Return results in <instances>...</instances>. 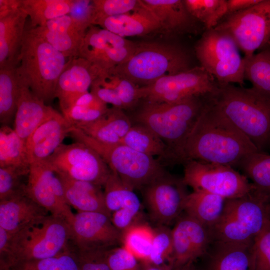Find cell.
I'll return each mask as SVG.
<instances>
[{"mask_svg": "<svg viewBox=\"0 0 270 270\" xmlns=\"http://www.w3.org/2000/svg\"><path fill=\"white\" fill-rule=\"evenodd\" d=\"M254 144L204 96L196 122L176 153L178 164L194 160L238 168Z\"/></svg>", "mask_w": 270, "mask_h": 270, "instance_id": "6da1fadb", "label": "cell"}, {"mask_svg": "<svg viewBox=\"0 0 270 270\" xmlns=\"http://www.w3.org/2000/svg\"><path fill=\"white\" fill-rule=\"evenodd\" d=\"M218 84L207 100L263 151L270 144V95L252 87Z\"/></svg>", "mask_w": 270, "mask_h": 270, "instance_id": "7a4b0ae2", "label": "cell"}, {"mask_svg": "<svg viewBox=\"0 0 270 270\" xmlns=\"http://www.w3.org/2000/svg\"><path fill=\"white\" fill-rule=\"evenodd\" d=\"M69 60L30 28H26L18 59L17 72L32 92L45 103L56 98L58 78Z\"/></svg>", "mask_w": 270, "mask_h": 270, "instance_id": "3957f363", "label": "cell"}, {"mask_svg": "<svg viewBox=\"0 0 270 270\" xmlns=\"http://www.w3.org/2000/svg\"><path fill=\"white\" fill-rule=\"evenodd\" d=\"M76 142H82L96 152L110 170L133 190H141L167 172L157 158L138 152L122 144H106L72 127L68 134Z\"/></svg>", "mask_w": 270, "mask_h": 270, "instance_id": "277c9868", "label": "cell"}, {"mask_svg": "<svg viewBox=\"0 0 270 270\" xmlns=\"http://www.w3.org/2000/svg\"><path fill=\"white\" fill-rule=\"evenodd\" d=\"M204 104V96L174 103L145 102L133 120L136 124H142L154 132L173 150L176 156Z\"/></svg>", "mask_w": 270, "mask_h": 270, "instance_id": "5b68a950", "label": "cell"}, {"mask_svg": "<svg viewBox=\"0 0 270 270\" xmlns=\"http://www.w3.org/2000/svg\"><path fill=\"white\" fill-rule=\"evenodd\" d=\"M190 68L186 52L179 46L156 42L137 43L132 56L112 70L139 86Z\"/></svg>", "mask_w": 270, "mask_h": 270, "instance_id": "8992f818", "label": "cell"}, {"mask_svg": "<svg viewBox=\"0 0 270 270\" xmlns=\"http://www.w3.org/2000/svg\"><path fill=\"white\" fill-rule=\"evenodd\" d=\"M270 220V200L257 192L227 199L219 220L209 228L212 240L254 241Z\"/></svg>", "mask_w": 270, "mask_h": 270, "instance_id": "52a82bcc", "label": "cell"}, {"mask_svg": "<svg viewBox=\"0 0 270 270\" xmlns=\"http://www.w3.org/2000/svg\"><path fill=\"white\" fill-rule=\"evenodd\" d=\"M12 234L14 266L20 262L47 258L62 252L68 246L71 230L66 219L49 214L40 223Z\"/></svg>", "mask_w": 270, "mask_h": 270, "instance_id": "ba28073f", "label": "cell"}, {"mask_svg": "<svg viewBox=\"0 0 270 270\" xmlns=\"http://www.w3.org/2000/svg\"><path fill=\"white\" fill-rule=\"evenodd\" d=\"M196 56L218 84H244V58L232 38L225 32L212 28L206 31L196 44Z\"/></svg>", "mask_w": 270, "mask_h": 270, "instance_id": "9c48e42d", "label": "cell"}, {"mask_svg": "<svg viewBox=\"0 0 270 270\" xmlns=\"http://www.w3.org/2000/svg\"><path fill=\"white\" fill-rule=\"evenodd\" d=\"M183 164L182 180L194 191L232 199L244 196L255 190L246 176L232 166L194 160H186Z\"/></svg>", "mask_w": 270, "mask_h": 270, "instance_id": "30bf717a", "label": "cell"}, {"mask_svg": "<svg viewBox=\"0 0 270 270\" xmlns=\"http://www.w3.org/2000/svg\"><path fill=\"white\" fill-rule=\"evenodd\" d=\"M214 28L230 34L244 58L252 56L270 42V0L226 15Z\"/></svg>", "mask_w": 270, "mask_h": 270, "instance_id": "8fae6325", "label": "cell"}, {"mask_svg": "<svg viewBox=\"0 0 270 270\" xmlns=\"http://www.w3.org/2000/svg\"><path fill=\"white\" fill-rule=\"evenodd\" d=\"M218 84L202 66L162 77L140 86V99L152 102H178L214 92Z\"/></svg>", "mask_w": 270, "mask_h": 270, "instance_id": "7c38bea8", "label": "cell"}, {"mask_svg": "<svg viewBox=\"0 0 270 270\" xmlns=\"http://www.w3.org/2000/svg\"><path fill=\"white\" fill-rule=\"evenodd\" d=\"M46 160L56 172L102 187L111 172L96 152L78 142L62 144Z\"/></svg>", "mask_w": 270, "mask_h": 270, "instance_id": "4fadbf2b", "label": "cell"}, {"mask_svg": "<svg viewBox=\"0 0 270 270\" xmlns=\"http://www.w3.org/2000/svg\"><path fill=\"white\" fill-rule=\"evenodd\" d=\"M137 43L108 30L92 25L82 41L78 56L101 71H108L126 62L134 52Z\"/></svg>", "mask_w": 270, "mask_h": 270, "instance_id": "5bb4252c", "label": "cell"}, {"mask_svg": "<svg viewBox=\"0 0 270 270\" xmlns=\"http://www.w3.org/2000/svg\"><path fill=\"white\" fill-rule=\"evenodd\" d=\"M182 178L168 173L141 190L151 218L158 225L166 226L180 216L189 193Z\"/></svg>", "mask_w": 270, "mask_h": 270, "instance_id": "9a60e30c", "label": "cell"}, {"mask_svg": "<svg viewBox=\"0 0 270 270\" xmlns=\"http://www.w3.org/2000/svg\"><path fill=\"white\" fill-rule=\"evenodd\" d=\"M26 193L50 214L68 222L74 214L66 204L61 182L46 160L30 164Z\"/></svg>", "mask_w": 270, "mask_h": 270, "instance_id": "2e32d148", "label": "cell"}, {"mask_svg": "<svg viewBox=\"0 0 270 270\" xmlns=\"http://www.w3.org/2000/svg\"><path fill=\"white\" fill-rule=\"evenodd\" d=\"M70 224V243L78 248L110 249L121 243V232L105 214L77 212Z\"/></svg>", "mask_w": 270, "mask_h": 270, "instance_id": "e0dca14e", "label": "cell"}, {"mask_svg": "<svg viewBox=\"0 0 270 270\" xmlns=\"http://www.w3.org/2000/svg\"><path fill=\"white\" fill-rule=\"evenodd\" d=\"M172 230V268L201 258L212 241L208 228L186 214L178 218Z\"/></svg>", "mask_w": 270, "mask_h": 270, "instance_id": "ac0fdd59", "label": "cell"}, {"mask_svg": "<svg viewBox=\"0 0 270 270\" xmlns=\"http://www.w3.org/2000/svg\"><path fill=\"white\" fill-rule=\"evenodd\" d=\"M100 72L99 69L83 58L76 56L70 58L58 78L55 94L62 112L88 92Z\"/></svg>", "mask_w": 270, "mask_h": 270, "instance_id": "d6986e66", "label": "cell"}, {"mask_svg": "<svg viewBox=\"0 0 270 270\" xmlns=\"http://www.w3.org/2000/svg\"><path fill=\"white\" fill-rule=\"evenodd\" d=\"M72 127L62 114L53 109L26 142L29 164L48 160L62 144Z\"/></svg>", "mask_w": 270, "mask_h": 270, "instance_id": "ffe728a7", "label": "cell"}, {"mask_svg": "<svg viewBox=\"0 0 270 270\" xmlns=\"http://www.w3.org/2000/svg\"><path fill=\"white\" fill-rule=\"evenodd\" d=\"M48 212L26 194L0 200V227L16 234L42 222Z\"/></svg>", "mask_w": 270, "mask_h": 270, "instance_id": "44dd1931", "label": "cell"}, {"mask_svg": "<svg viewBox=\"0 0 270 270\" xmlns=\"http://www.w3.org/2000/svg\"><path fill=\"white\" fill-rule=\"evenodd\" d=\"M253 242L212 240L202 257L206 260L204 270H254Z\"/></svg>", "mask_w": 270, "mask_h": 270, "instance_id": "7402d4cb", "label": "cell"}, {"mask_svg": "<svg viewBox=\"0 0 270 270\" xmlns=\"http://www.w3.org/2000/svg\"><path fill=\"white\" fill-rule=\"evenodd\" d=\"M18 76L20 88L14 118V130L26 142L35 130L50 115L54 108L46 106Z\"/></svg>", "mask_w": 270, "mask_h": 270, "instance_id": "603a6c76", "label": "cell"}, {"mask_svg": "<svg viewBox=\"0 0 270 270\" xmlns=\"http://www.w3.org/2000/svg\"><path fill=\"white\" fill-rule=\"evenodd\" d=\"M56 172L62 184L66 202L70 207L78 212H98L110 216L106 206L103 187Z\"/></svg>", "mask_w": 270, "mask_h": 270, "instance_id": "cb8c5ba5", "label": "cell"}, {"mask_svg": "<svg viewBox=\"0 0 270 270\" xmlns=\"http://www.w3.org/2000/svg\"><path fill=\"white\" fill-rule=\"evenodd\" d=\"M95 26L124 38L144 36L162 30L158 20L140 0V4L134 10L100 20Z\"/></svg>", "mask_w": 270, "mask_h": 270, "instance_id": "d4e9b609", "label": "cell"}, {"mask_svg": "<svg viewBox=\"0 0 270 270\" xmlns=\"http://www.w3.org/2000/svg\"><path fill=\"white\" fill-rule=\"evenodd\" d=\"M132 124L122 109L112 107L99 119L74 128L100 142L116 144L120 142Z\"/></svg>", "mask_w": 270, "mask_h": 270, "instance_id": "484cf974", "label": "cell"}, {"mask_svg": "<svg viewBox=\"0 0 270 270\" xmlns=\"http://www.w3.org/2000/svg\"><path fill=\"white\" fill-rule=\"evenodd\" d=\"M170 34L190 32L196 21L187 10L184 0H140Z\"/></svg>", "mask_w": 270, "mask_h": 270, "instance_id": "4316f807", "label": "cell"}, {"mask_svg": "<svg viewBox=\"0 0 270 270\" xmlns=\"http://www.w3.org/2000/svg\"><path fill=\"white\" fill-rule=\"evenodd\" d=\"M120 143L148 156H156L164 165L178 164L173 150L154 132L142 124H133Z\"/></svg>", "mask_w": 270, "mask_h": 270, "instance_id": "83f0119b", "label": "cell"}, {"mask_svg": "<svg viewBox=\"0 0 270 270\" xmlns=\"http://www.w3.org/2000/svg\"><path fill=\"white\" fill-rule=\"evenodd\" d=\"M28 17L20 9L0 19V67L18 62Z\"/></svg>", "mask_w": 270, "mask_h": 270, "instance_id": "f1b7e54d", "label": "cell"}, {"mask_svg": "<svg viewBox=\"0 0 270 270\" xmlns=\"http://www.w3.org/2000/svg\"><path fill=\"white\" fill-rule=\"evenodd\" d=\"M226 200L212 194L193 191L186 198L184 211L209 229L222 216Z\"/></svg>", "mask_w": 270, "mask_h": 270, "instance_id": "f546056e", "label": "cell"}, {"mask_svg": "<svg viewBox=\"0 0 270 270\" xmlns=\"http://www.w3.org/2000/svg\"><path fill=\"white\" fill-rule=\"evenodd\" d=\"M18 62L0 67V122L8 126L15 116L20 93Z\"/></svg>", "mask_w": 270, "mask_h": 270, "instance_id": "4dcf8cb0", "label": "cell"}, {"mask_svg": "<svg viewBox=\"0 0 270 270\" xmlns=\"http://www.w3.org/2000/svg\"><path fill=\"white\" fill-rule=\"evenodd\" d=\"M103 188L106 206L110 216L121 209L140 213L141 203L134 190L112 170Z\"/></svg>", "mask_w": 270, "mask_h": 270, "instance_id": "1f68e13d", "label": "cell"}, {"mask_svg": "<svg viewBox=\"0 0 270 270\" xmlns=\"http://www.w3.org/2000/svg\"><path fill=\"white\" fill-rule=\"evenodd\" d=\"M72 2L73 0H20V8L30 17V27L34 28L68 14Z\"/></svg>", "mask_w": 270, "mask_h": 270, "instance_id": "d6a6232c", "label": "cell"}, {"mask_svg": "<svg viewBox=\"0 0 270 270\" xmlns=\"http://www.w3.org/2000/svg\"><path fill=\"white\" fill-rule=\"evenodd\" d=\"M256 190L270 200V154L257 151L245 158L238 167Z\"/></svg>", "mask_w": 270, "mask_h": 270, "instance_id": "836d02e7", "label": "cell"}, {"mask_svg": "<svg viewBox=\"0 0 270 270\" xmlns=\"http://www.w3.org/2000/svg\"><path fill=\"white\" fill-rule=\"evenodd\" d=\"M29 168L26 142L8 126L0 129V166Z\"/></svg>", "mask_w": 270, "mask_h": 270, "instance_id": "e575fe53", "label": "cell"}, {"mask_svg": "<svg viewBox=\"0 0 270 270\" xmlns=\"http://www.w3.org/2000/svg\"><path fill=\"white\" fill-rule=\"evenodd\" d=\"M154 228L138 222L122 232L121 244L142 264L149 262L154 239Z\"/></svg>", "mask_w": 270, "mask_h": 270, "instance_id": "d590c367", "label": "cell"}, {"mask_svg": "<svg viewBox=\"0 0 270 270\" xmlns=\"http://www.w3.org/2000/svg\"><path fill=\"white\" fill-rule=\"evenodd\" d=\"M245 80L252 84V88L270 95V48L244 57Z\"/></svg>", "mask_w": 270, "mask_h": 270, "instance_id": "8d00e7d4", "label": "cell"}, {"mask_svg": "<svg viewBox=\"0 0 270 270\" xmlns=\"http://www.w3.org/2000/svg\"><path fill=\"white\" fill-rule=\"evenodd\" d=\"M191 16L206 30L214 28L227 13L226 0H184Z\"/></svg>", "mask_w": 270, "mask_h": 270, "instance_id": "74e56055", "label": "cell"}, {"mask_svg": "<svg viewBox=\"0 0 270 270\" xmlns=\"http://www.w3.org/2000/svg\"><path fill=\"white\" fill-rule=\"evenodd\" d=\"M37 36L68 58L78 56L84 36L69 32L50 31L42 26L30 27Z\"/></svg>", "mask_w": 270, "mask_h": 270, "instance_id": "f35d334b", "label": "cell"}, {"mask_svg": "<svg viewBox=\"0 0 270 270\" xmlns=\"http://www.w3.org/2000/svg\"><path fill=\"white\" fill-rule=\"evenodd\" d=\"M98 78L118 96L124 108H130L140 100V86L112 70L100 71Z\"/></svg>", "mask_w": 270, "mask_h": 270, "instance_id": "ab89813d", "label": "cell"}, {"mask_svg": "<svg viewBox=\"0 0 270 270\" xmlns=\"http://www.w3.org/2000/svg\"><path fill=\"white\" fill-rule=\"evenodd\" d=\"M12 267L16 270H80L69 244L66 250L54 256L20 262Z\"/></svg>", "mask_w": 270, "mask_h": 270, "instance_id": "60d3db41", "label": "cell"}, {"mask_svg": "<svg viewBox=\"0 0 270 270\" xmlns=\"http://www.w3.org/2000/svg\"><path fill=\"white\" fill-rule=\"evenodd\" d=\"M154 239L148 264H171L173 254L172 229L166 226L158 225L154 228Z\"/></svg>", "mask_w": 270, "mask_h": 270, "instance_id": "b9f144b4", "label": "cell"}, {"mask_svg": "<svg viewBox=\"0 0 270 270\" xmlns=\"http://www.w3.org/2000/svg\"><path fill=\"white\" fill-rule=\"evenodd\" d=\"M28 172L29 168L0 166V200L26 194V183H24L22 179L24 176H28Z\"/></svg>", "mask_w": 270, "mask_h": 270, "instance_id": "7bdbcfd3", "label": "cell"}, {"mask_svg": "<svg viewBox=\"0 0 270 270\" xmlns=\"http://www.w3.org/2000/svg\"><path fill=\"white\" fill-rule=\"evenodd\" d=\"M93 25L106 18L130 12L140 4V0H92Z\"/></svg>", "mask_w": 270, "mask_h": 270, "instance_id": "ee69618b", "label": "cell"}, {"mask_svg": "<svg viewBox=\"0 0 270 270\" xmlns=\"http://www.w3.org/2000/svg\"><path fill=\"white\" fill-rule=\"evenodd\" d=\"M69 246L76 258L80 270H111L106 258L108 249L80 248L70 242Z\"/></svg>", "mask_w": 270, "mask_h": 270, "instance_id": "f6af8a7d", "label": "cell"}, {"mask_svg": "<svg viewBox=\"0 0 270 270\" xmlns=\"http://www.w3.org/2000/svg\"><path fill=\"white\" fill-rule=\"evenodd\" d=\"M252 253L254 270H270V220L254 238Z\"/></svg>", "mask_w": 270, "mask_h": 270, "instance_id": "bcb514c9", "label": "cell"}, {"mask_svg": "<svg viewBox=\"0 0 270 270\" xmlns=\"http://www.w3.org/2000/svg\"><path fill=\"white\" fill-rule=\"evenodd\" d=\"M106 258L111 270H142V264L122 246L108 249Z\"/></svg>", "mask_w": 270, "mask_h": 270, "instance_id": "7dc6e473", "label": "cell"}, {"mask_svg": "<svg viewBox=\"0 0 270 270\" xmlns=\"http://www.w3.org/2000/svg\"><path fill=\"white\" fill-rule=\"evenodd\" d=\"M108 110L74 105L62 112V114L72 126L76 127L99 119Z\"/></svg>", "mask_w": 270, "mask_h": 270, "instance_id": "c3c4849f", "label": "cell"}, {"mask_svg": "<svg viewBox=\"0 0 270 270\" xmlns=\"http://www.w3.org/2000/svg\"><path fill=\"white\" fill-rule=\"evenodd\" d=\"M68 14L82 30L86 32L89 28L93 25L92 0H73Z\"/></svg>", "mask_w": 270, "mask_h": 270, "instance_id": "681fc988", "label": "cell"}, {"mask_svg": "<svg viewBox=\"0 0 270 270\" xmlns=\"http://www.w3.org/2000/svg\"><path fill=\"white\" fill-rule=\"evenodd\" d=\"M90 90V92L106 104H110L112 107L125 109L117 93L102 82L98 76L93 81Z\"/></svg>", "mask_w": 270, "mask_h": 270, "instance_id": "f907efd6", "label": "cell"}, {"mask_svg": "<svg viewBox=\"0 0 270 270\" xmlns=\"http://www.w3.org/2000/svg\"><path fill=\"white\" fill-rule=\"evenodd\" d=\"M260 1L261 0H226L227 13L226 15L246 10Z\"/></svg>", "mask_w": 270, "mask_h": 270, "instance_id": "816d5d0a", "label": "cell"}, {"mask_svg": "<svg viewBox=\"0 0 270 270\" xmlns=\"http://www.w3.org/2000/svg\"><path fill=\"white\" fill-rule=\"evenodd\" d=\"M20 9V0H0V19Z\"/></svg>", "mask_w": 270, "mask_h": 270, "instance_id": "f5cc1de1", "label": "cell"}, {"mask_svg": "<svg viewBox=\"0 0 270 270\" xmlns=\"http://www.w3.org/2000/svg\"><path fill=\"white\" fill-rule=\"evenodd\" d=\"M172 266L168 264L162 265L146 264H142V270H172Z\"/></svg>", "mask_w": 270, "mask_h": 270, "instance_id": "db71d44e", "label": "cell"}, {"mask_svg": "<svg viewBox=\"0 0 270 270\" xmlns=\"http://www.w3.org/2000/svg\"><path fill=\"white\" fill-rule=\"evenodd\" d=\"M172 270H199L194 264V262L189 263L184 266L172 268Z\"/></svg>", "mask_w": 270, "mask_h": 270, "instance_id": "11a10c76", "label": "cell"}, {"mask_svg": "<svg viewBox=\"0 0 270 270\" xmlns=\"http://www.w3.org/2000/svg\"><path fill=\"white\" fill-rule=\"evenodd\" d=\"M0 270H16L14 268L10 267L2 269Z\"/></svg>", "mask_w": 270, "mask_h": 270, "instance_id": "9f6ffc18", "label": "cell"}]
</instances>
